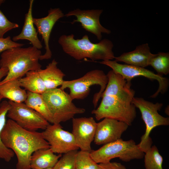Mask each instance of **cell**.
<instances>
[{
	"label": "cell",
	"instance_id": "1",
	"mask_svg": "<svg viewBox=\"0 0 169 169\" xmlns=\"http://www.w3.org/2000/svg\"><path fill=\"white\" fill-rule=\"evenodd\" d=\"M1 138L4 145L16 154V169H31V156L36 151L50 146L42 132L25 130L8 119L2 131Z\"/></svg>",
	"mask_w": 169,
	"mask_h": 169
},
{
	"label": "cell",
	"instance_id": "2",
	"mask_svg": "<svg viewBox=\"0 0 169 169\" xmlns=\"http://www.w3.org/2000/svg\"><path fill=\"white\" fill-rule=\"evenodd\" d=\"M58 42L63 51L77 60L89 58L93 61L112 60L115 56L112 50V42L105 38L97 43L91 42L86 34L81 39H75L74 35H63Z\"/></svg>",
	"mask_w": 169,
	"mask_h": 169
},
{
	"label": "cell",
	"instance_id": "3",
	"mask_svg": "<svg viewBox=\"0 0 169 169\" xmlns=\"http://www.w3.org/2000/svg\"><path fill=\"white\" fill-rule=\"evenodd\" d=\"M42 54L40 50L33 46L14 48L3 52L1 55L0 68H7L8 72L0 84L22 78L29 71L41 69L42 65L39 60Z\"/></svg>",
	"mask_w": 169,
	"mask_h": 169
},
{
	"label": "cell",
	"instance_id": "4",
	"mask_svg": "<svg viewBox=\"0 0 169 169\" xmlns=\"http://www.w3.org/2000/svg\"><path fill=\"white\" fill-rule=\"evenodd\" d=\"M108 81L107 74L101 70L96 69L89 71L82 77L71 80H64L60 88L64 90L69 89V95L73 100L83 99L89 94L90 87L94 85L100 86V89L94 95L93 102L95 108L105 89Z\"/></svg>",
	"mask_w": 169,
	"mask_h": 169
},
{
	"label": "cell",
	"instance_id": "5",
	"mask_svg": "<svg viewBox=\"0 0 169 169\" xmlns=\"http://www.w3.org/2000/svg\"><path fill=\"white\" fill-rule=\"evenodd\" d=\"M145 153L132 139L124 141L121 139L103 145L96 150L90 152L91 157L97 163L110 161L118 158L122 161L128 162L142 158Z\"/></svg>",
	"mask_w": 169,
	"mask_h": 169
},
{
	"label": "cell",
	"instance_id": "6",
	"mask_svg": "<svg viewBox=\"0 0 169 169\" xmlns=\"http://www.w3.org/2000/svg\"><path fill=\"white\" fill-rule=\"evenodd\" d=\"M42 95L52 114L53 124L66 122L85 112L84 109L77 107L69 94L60 88L47 90Z\"/></svg>",
	"mask_w": 169,
	"mask_h": 169
},
{
	"label": "cell",
	"instance_id": "7",
	"mask_svg": "<svg viewBox=\"0 0 169 169\" xmlns=\"http://www.w3.org/2000/svg\"><path fill=\"white\" fill-rule=\"evenodd\" d=\"M101 102L91 113L96 120L112 119L131 125L136 116V107L131 102L114 95H102Z\"/></svg>",
	"mask_w": 169,
	"mask_h": 169
},
{
	"label": "cell",
	"instance_id": "8",
	"mask_svg": "<svg viewBox=\"0 0 169 169\" xmlns=\"http://www.w3.org/2000/svg\"><path fill=\"white\" fill-rule=\"evenodd\" d=\"M131 103L139 110L146 126L145 133L138 144L140 149L144 152L151 146L152 141L149 136L151 131L157 126L168 125L169 118L161 116L158 112L163 105L162 103H153L141 97H135Z\"/></svg>",
	"mask_w": 169,
	"mask_h": 169
},
{
	"label": "cell",
	"instance_id": "9",
	"mask_svg": "<svg viewBox=\"0 0 169 169\" xmlns=\"http://www.w3.org/2000/svg\"><path fill=\"white\" fill-rule=\"evenodd\" d=\"M10 108L7 116L22 128L28 131H36L45 130L49 123L40 114L23 102L9 100Z\"/></svg>",
	"mask_w": 169,
	"mask_h": 169
},
{
	"label": "cell",
	"instance_id": "10",
	"mask_svg": "<svg viewBox=\"0 0 169 169\" xmlns=\"http://www.w3.org/2000/svg\"><path fill=\"white\" fill-rule=\"evenodd\" d=\"M99 63L110 67L115 73L121 74L129 82H131L134 78L139 76L145 77L150 80H156L159 83V87L151 97H156L160 93H164L168 89L169 81L167 78L156 74L145 68L126 64H120L112 60L102 61Z\"/></svg>",
	"mask_w": 169,
	"mask_h": 169
},
{
	"label": "cell",
	"instance_id": "11",
	"mask_svg": "<svg viewBox=\"0 0 169 169\" xmlns=\"http://www.w3.org/2000/svg\"><path fill=\"white\" fill-rule=\"evenodd\" d=\"M42 133L54 153L65 154L79 149L72 133L63 129L59 123L49 124Z\"/></svg>",
	"mask_w": 169,
	"mask_h": 169
},
{
	"label": "cell",
	"instance_id": "12",
	"mask_svg": "<svg viewBox=\"0 0 169 169\" xmlns=\"http://www.w3.org/2000/svg\"><path fill=\"white\" fill-rule=\"evenodd\" d=\"M103 12L102 9L81 10L78 8L69 12L64 16H75L76 19L72 21V24L80 23L84 29L95 35L98 40H100L102 33H111L110 30L103 27L100 23V17Z\"/></svg>",
	"mask_w": 169,
	"mask_h": 169
},
{
	"label": "cell",
	"instance_id": "13",
	"mask_svg": "<svg viewBox=\"0 0 169 169\" xmlns=\"http://www.w3.org/2000/svg\"><path fill=\"white\" fill-rule=\"evenodd\" d=\"M72 119V133L77 145L80 150L90 152L97 123L92 117L73 118Z\"/></svg>",
	"mask_w": 169,
	"mask_h": 169
},
{
	"label": "cell",
	"instance_id": "14",
	"mask_svg": "<svg viewBox=\"0 0 169 169\" xmlns=\"http://www.w3.org/2000/svg\"><path fill=\"white\" fill-rule=\"evenodd\" d=\"M128 126L125 122L110 118H104L97 123L94 142L98 145H104L120 139Z\"/></svg>",
	"mask_w": 169,
	"mask_h": 169
},
{
	"label": "cell",
	"instance_id": "15",
	"mask_svg": "<svg viewBox=\"0 0 169 169\" xmlns=\"http://www.w3.org/2000/svg\"><path fill=\"white\" fill-rule=\"evenodd\" d=\"M64 15L59 8H50L46 17L41 18H33V23L37 28L38 33L42 37L46 50L44 54L40 56L39 60L48 59L51 58L52 53L49 46L50 34L55 23Z\"/></svg>",
	"mask_w": 169,
	"mask_h": 169
},
{
	"label": "cell",
	"instance_id": "16",
	"mask_svg": "<svg viewBox=\"0 0 169 169\" xmlns=\"http://www.w3.org/2000/svg\"><path fill=\"white\" fill-rule=\"evenodd\" d=\"M107 75L108 83L101 97L105 95H114L131 103L135 91L131 88V82L127 81L121 74L112 70L109 71Z\"/></svg>",
	"mask_w": 169,
	"mask_h": 169
},
{
	"label": "cell",
	"instance_id": "17",
	"mask_svg": "<svg viewBox=\"0 0 169 169\" xmlns=\"http://www.w3.org/2000/svg\"><path fill=\"white\" fill-rule=\"evenodd\" d=\"M153 55L148 44L146 43L136 46L133 51L115 57L114 59L117 62H123L126 64L145 68L149 66Z\"/></svg>",
	"mask_w": 169,
	"mask_h": 169
},
{
	"label": "cell",
	"instance_id": "18",
	"mask_svg": "<svg viewBox=\"0 0 169 169\" xmlns=\"http://www.w3.org/2000/svg\"><path fill=\"white\" fill-rule=\"evenodd\" d=\"M33 3V0L29 1L28 12L25 15L22 30L18 35L13 36L12 40L15 42L20 40H28L33 47L40 50L42 48L43 45L38 37V33L33 22L32 8Z\"/></svg>",
	"mask_w": 169,
	"mask_h": 169
},
{
	"label": "cell",
	"instance_id": "19",
	"mask_svg": "<svg viewBox=\"0 0 169 169\" xmlns=\"http://www.w3.org/2000/svg\"><path fill=\"white\" fill-rule=\"evenodd\" d=\"M61 156V154H55L50 148L38 149L35 151L31 156V169L53 168Z\"/></svg>",
	"mask_w": 169,
	"mask_h": 169
},
{
	"label": "cell",
	"instance_id": "20",
	"mask_svg": "<svg viewBox=\"0 0 169 169\" xmlns=\"http://www.w3.org/2000/svg\"><path fill=\"white\" fill-rule=\"evenodd\" d=\"M58 62L53 59L46 67L38 71L43 80L47 90L57 88L61 86L64 80L65 74L57 67Z\"/></svg>",
	"mask_w": 169,
	"mask_h": 169
},
{
	"label": "cell",
	"instance_id": "21",
	"mask_svg": "<svg viewBox=\"0 0 169 169\" xmlns=\"http://www.w3.org/2000/svg\"><path fill=\"white\" fill-rule=\"evenodd\" d=\"M0 95L3 98H7L15 102L21 103L25 101L27 92L21 88L19 79H14L0 84Z\"/></svg>",
	"mask_w": 169,
	"mask_h": 169
},
{
	"label": "cell",
	"instance_id": "22",
	"mask_svg": "<svg viewBox=\"0 0 169 169\" xmlns=\"http://www.w3.org/2000/svg\"><path fill=\"white\" fill-rule=\"evenodd\" d=\"M24 103L41 115L49 123L53 124L52 114L42 94L27 91Z\"/></svg>",
	"mask_w": 169,
	"mask_h": 169
},
{
	"label": "cell",
	"instance_id": "23",
	"mask_svg": "<svg viewBox=\"0 0 169 169\" xmlns=\"http://www.w3.org/2000/svg\"><path fill=\"white\" fill-rule=\"evenodd\" d=\"M19 80L21 87L27 91L42 94L47 90L38 71L28 72L25 77L19 79Z\"/></svg>",
	"mask_w": 169,
	"mask_h": 169
},
{
	"label": "cell",
	"instance_id": "24",
	"mask_svg": "<svg viewBox=\"0 0 169 169\" xmlns=\"http://www.w3.org/2000/svg\"><path fill=\"white\" fill-rule=\"evenodd\" d=\"M10 105L8 101L4 100L0 104V159L8 162L14 155L13 151L6 147L3 143L1 138L2 131L6 122V117Z\"/></svg>",
	"mask_w": 169,
	"mask_h": 169
},
{
	"label": "cell",
	"instance_id": "25",
	"mask_svg": "<svg viewBox=\"0 0 169 169\" xmlns=\"http://www.w3.org/2000/svg\"><path fill=\"white\" fill-rule=\"evenodd\" d=\"M151 66L157 73L162 76L169 73V53L159 52L153 54L149 62Z\"/></svg>",
	"mask_w": 169,
	"mask_h": 169
},
{
	"label": "cell",
	"instance_id": "26",
	"mask_svg": "<svg viewBox=\"0 0 169 169\" xmlns=\"http://www.w3.org/2000/svg\"><path fill=\"white\" fill-rule=\"evenodd\" d=\"M144 152L145 169H163V158L156 146H151Z\"/></svg>",
	"mask_w": 169,
	"mask_h": 169
},
{
	"label": "cell",
	"instance_id": "27",
	"mask_svg": "<svg viewBox=\"0 0 169 169\" xmlns=\"http://www.w3.org/2000/svg\"><path fill=\"white\" fill-rule=\"evenodd\" d=\"M75 169H97L98 164L91 156L90 152L80 150L75 157Z\"/></svg>",
	"mask_w": 169,
	"mask_h": 169
},
{
	"label": "cell",
	"instance_id": "28",
	"mask_svg": "<svg viewBox=\"0 0 169 169\" xmlns=\"http://www.w3.org/2000/svg\"><path fill=\"white\" fill-rule=\"evenodd\" d=\"M78 150L72 151L61 156L53 169H75V157Z\"/></svg>",
	"mask_w": 169,
	"mask_h": 169
},
{
	"label": "cell",
	"instance_id": "29",
	"mask_svg": "<svg viewBox=\"0 0 169 169\" xmlns=\"http://www.w3.org/2000/svg\"><path fill=\"white\" fill-rule=\"evenodd\" d=\"M18 27L17 23L9 21L0 10V38H3L7 32Z\"/></svg>",
	"mask_w": 169,
	"mask_h": 169
},
{
	"label": "cell",
	"instance_id": "30",
	"mask_svg": "<svg viewBox=\"0 0 169 169\" xmlns=\"http://www.w3.org/2000/svg\"><path fill=\"white\" fill-rule=\"evenodd\" d=\"M24 44L13 41L10 36L5 38H0V54L3 51L13 48L22 47Z\"/></svg>",
	"mask_w": 169,
	"mask_h": 169
},
{
	"label": "cell",
	"instance_id": "31",
	"mask_svg": "<svg viewBox=\"0 0 169 169\" xmlns=\"http://www.w3.org/2000/svg\"><path fill=\"white\" fill-rule=\"evenodd\" d=\"M97 169H126L125 166L119 162H116L100 163Z\"/></svg>",
	"mask_w": 169,
	"mask_h": 169
},
{
	"label": "cell",
	"instance_id": "32",
	"mask_svg": "<svg viewBox=\"0 0 169 169\" xmlns=\"http://www.w3.org/2000/svg\"><path fill=\"white\" fill-rule=\"evenodd\" d=\"M8 72V70L6 68H0V82L2 79L6 77Z\"/></svg>",
	"mask_w": 169,
	"mask_h": 169
},
{
	"label": "cell",
	"instance_id": "33",
	"mask_svg": "<svg viewBox=\"0 0 169 169\" xmlns=\"http://www.w3.org/2000/svg\"><path fill=\"white\" fill-rule=\"evenodd\" d=\"M168 110H169V107H167L165 110V113L169 115V112H168Z\"/></svg>",
	"mask_w": 169,
	"mask_h": 169
},
{
	"label": "cell",
	"instance_id": "34",
	"mask_svg": "<svg viewBox=\"0 0 169 169\" xmlns=\"http://www.w3.org/2000/svg\"><path fill=\"white\" fill-rule=\"evenodd\" d=\"M4 0H0V6L2 3H3L4 2Z\"/></svg>",
	"mask_w": 169,
	"mask_h": 169
},
{
	"label": "cell",
	"instance_id": "35",
	"mask_svg": "<svg viewBox=\"0 0 169 169\" xmlns=\"http://www.w3.org/2000/svg\"><path fill=\"white\" fill-rule=\"evenodd\" d=\"M3 99V97H2V96L1 95H0V102Z\"/></svg>",
	"mask_w": 169,
	"mask_h": 169
},
{
	"label": "cell",
	"instance_id": "36",
	"mask_svg": "<svg viewBox=\"0 0 169 169\" xmlns=\"http://www.w3.org/2000/svg\"><path fill=\"white\" fill-rule=\"evenodd\" d=\"M46 169H53V168H46Z\"/></svg>",
	"mask_w": 169,
	"mask_h": 169
}]
</instances>
